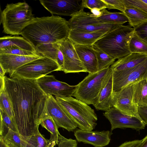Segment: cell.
Listing matches in <instances>:
<instances>
[{"label": "cell", "mask_w": 147, "mask_h": 147, "mask_svg": "<svg viewBox=\"0 0 147 147\" xmlns=\"http://www.w3.org/2000/svg\"><path fill=\"white\" fill-rule=\"evenodd\" d=\"M4 80L19 134L24 137L34 135L39 131L42 119L48 115L47 96L39 87L36 80L12 76H5Z\"/></svg>", "instance_id": "1"}, {"label": "cell", "mask_w": 147, "mask_h": 147, "mask_svg": "<svg viewBox=\"0 0 147 147\" xmlns=\"http://www.w3.org/2000/svg\"><path fill=\"white\" fill-rule=\"evenodd\" d=\"M68 21L61 17L35 18L23 29L21 35L35 48L40 45L61 42L68 37Z\"/></svg>", "instance_id": "2"}, {"label": "cell", "mask_w": 147, "mask_h": 147, "mask_svg": "<svg viewBox=\"0 0 147 147\" xmlns=\"http://www.w3.org/2000/svg\"><path fill=\"white\" fill-rule=\"evenodd\" d=\"M133 28L123 25L106 34L93 45L115 59L131 53L129 45L134 33Z\"/></svg>", "instance_id": "3"}, {"label": "cell", "mask_w": 147, "mask_h": 147, "mask_svg": "<svg viewBox=\"0 0 147 147\" xmlns=\"http://www.w3.org/2000/svg\"><path fill=\"white\" fill-rule=\"evenodd\" d=\"M34 18L31 7L26 2L7 4L1 13L3 32L11 35H21L24 27Z\"/></svg>", "instance_id": "4"}, {"label": "cell", "mask_w": 147, "mask_h": 147, "mask_svg": "<svg viewBox=\"0 0 147 147\" xmlns=\"http://www.w3.org/2000/svg\"><path fill=\"white\" fill-rule=\"evenodd\" d=\"M55 99L62 108L80 129L92 130L97 125V116L88 105L72 96L57 97Z\"/></svg>", "instance_id": "5"}, {"label": "cell", "mask_w": 147, "mask_h": 147, "mask_svg": "<svg viewBox=\"0 0 147 147\" xmlns=\"http://www.w3.org/2000/svg\"><path fill=\"white\" fill-rule=\"evenodd\" d=\"M111 71L110 67L93 73H89L77 85L73 96L88 105H92Z\"/></svg>", "instance_id": "6"}, {"label": "cell", "mask_w": 147, "mask_h": 147, "mask_svg": "<svg viewBox=\"0 0 147 147\" xmlns=\"http://www.w3.org/2000/svg\"><path fill=\"white\" fill-rule=\"evenodd\" d=\"M71 17L68 21L70 30L76 32L107 33L123 25L100 23L92 14L85 12L82 8Z\"/></svg>", "instance_id": "7"}, {"label": "cell", "mask_w": 147, "mask_h": 147, "mask_svg": "<svg viewBox=\"0 0 147 147\" xmlns=\"http://www.w3.org/2000/svg\"><path fill=\"white\" fill-rule=\"evenodd\" d=\"M55 71H62V69L55 61L42 57L22 66L14 72L12 76L37 80Z\"/></svg>", "instance_id": "8"}, {"label": "cell", "mask_w": 147, "mask_h": 147, "mask_svg": "<svg viewBox=\"0 0 147 147\" xmlns=\"http://www.w3.org/2000/svg\"><path fill=\"white\" fill-rule=\"evenodd\" d=\"M113 72V92H117L127 86L147 79V59L132 68Z\"/></svg>", "instance_id": "9"}, {"label": "cell", "mask_w": 147, "mask_h": 147, "mask_svg": "<svg viewBox=\"0 0 147 147\" xmlns=\"http://www.w3.org/2000/svg\"><path fill=\"white\" fill-rule=\"evenodd\" d=\"M36 83L42 91L47 96L55 97L73 96L76 86L70 85L57 80L53 75H46L36 80Z\"/></svg>", "instance_id": "10"}, {"label": "cell", "mask_w": 147, "mask_h": 147, "mask_svg": "<svg viewBox=\"0 0 147 147\" xmlns=\"http://www.w3.org/2000/svg\"><path fill=\"white\" fill-rule=\"evenodd\" d=\"M133 91L132 84L125 87L118 91L113 92L112 105L123 113L142 120L138 113V106L132 102Z\"/></svg>", "instance_id": "11"}, {"label": "cell", "mask_w": 147, "mask_h": 147, "mask_svg": "<svg viewBox=\"0 0 147 147\" xmlns=\"http://www.w3.org/2000/svg\"><path fill=\"white\" fill-rule=\"evenodd\" d=\"M110 123L111 131L117 128H130L137 131L144 129L146 125L142 120L123 113L114 107L103 113Z\"/></svg>", "instance_id": "12"}, {"label": "cell", "mask_w": 147, "mask_h": 147, "mask_svg": "<svg viewBox=\"0 0 147 147\" xmlns=\"http://www.w3.org/2000/svg\"><path fill=\"white\" fill-rule=\"evenodd\" d=\"M46 106L47 115L52 118L58 128L61 127L71 131L78 127L52 95L47 96Z\"/></svg>", "instance_id": "13"}, {"label": "cell", "mask_w": 147, "mask_h": 147, "mask_svg": "<svg viewBox=\"0 0 147 147\" xmlns=\"http://www.w3.org/2000/svg\"><path fill=\"white\" fill-rule=\"evenodd\" d=\"M64 58L62 71L65 73L87 72L80 60L74 44L67 38L61 45L59 49Z\"/></svg>", "instance_id": "14"}, {"label": "cell", "mask_w": 147, "mask_h": 147, "mask_svg": "<svg viewBox=\"0 0 147 147\" xmlns=\"http://www.w3.org/2000/svg\"><path fill=\"white\" fill-rule=\"evenodd\" d=\"M79 0H39L52 14L71 17L81 9Z\"/></svg>", "instance_id": "15"}, {"label": "cell", "mask_w": 147, "mask_h": 147, "mask_svg": "<svg viewBox=\"0 0 147 147\" xmlns=\"http://www.w3.org/2000/svg\"><path fill=\"white\" fill-rule=\"evenodd\" d=\"M112 134L109 130L97 131L79 129L74 131V135L78 142L90 144L94 147H103L109 144Z\"/></svg>", "instance_id": "16"}, {"label": "cell", "mask_w": 147, "mask_h": 147, "mask_svg": "<svg viewBox=\"0 0 147 147\" xmlns=\"http://www.w3.org/2000/svg\"><path fill=\"white\" fill-rule=\"evenodd\" d=\"M42 57L38 55L25 56L8 54H0V66L10 78L18 69Z\"/></svg>", "instance_id": "17"}, {"label": "cell", "mask_w": 147, "mask_h": 147, "mask_svg": "<svg viewBox=\"0 0 147 147\" xmlns=\"http://www.w3.org/2000/svg\"><path fill=\"white\" fill-rule=\"evenodd\" d=\"M113 86V72L111 70L106 82L92 104L96 110L106 111L113 107L112 102Z\"/></svg>", "instance_id": "18"}, {"label": "cell", "mask_w": 147, "mask_h": 147, "mask_svg": "<svg viewBox=\"0 0 147 147\" xmlns=\"http://www.w3.org/2000/svg\"><path fill=\"white\" fill-rule=\"evenodd\" d=\"M74 45L87 72L93 73L98 71L97 57L93 45Z\"/></svg>", "instance_id": "19"}, {"label": "cell", "mask_w": 147, "mask_h": 147, "mask_svg": "<svg viewBox=\"0 0 147 147\" xmlns=\"http://www.w3.org/2000/svg\"><path fill=\"white\" fill-rule=\"evenodd\" d=\"M147 59V55L131 53L118 59L110 67L113 71H119L134 67Z\"/></svg>", "instance_id": "20"}, {"label": "cell", "mask_w": 147, "mask_h": 147, "mask_svg": "<svg viewBox=\"0 0 147 147\" xmlns=\"http://www.w3.org/2000/svg\"><path fill=\"white\" fill-rule=\"evenodd\" d=\"M107 33L100 32H81L70 30L68 38L74 44L93 45Z\"/></svg>", "instance_id": "21"}, {"label": "cell", "mask_w": 147, "mask_h": 147, "mask_svg": "<svg viewBox=\"0 0 147 147\" xmlns=\"http://www.w3.org/2000/svg\"><path fill=\"white\" fill-rule=\"evenodd\" d=\"M10 46L18 47L37 54L35 48L23 37L7 36L0 38V49Z\"/></svg>", "instance_id": "22"}, {"label": "cell", "mask_w": 147, "mask_h": 147, "mask_svg": "<svg viewBox=\"0 0 147 147\" xmlns=\"http://www.w3.org/2000/svg\"><path fill=\"white\" fill-rule=\"evenodd\" d=\"M123 13L128 19L130 27L134 28L147 22V13L139 8L133 6H125Z\"/></svg>", "instance_id": "23"}, {"label": "cell", "mask_w": 147, "mask_h": 147, "mask_svg": "<svg viewBox=\"0 0 147 147\" xmlns=\"http://www.w3.org/2000/svg\"><path fill=\"white\" fill-rule=\"evenodd\" d=\"M132 102L138 106L147 107V79L133 84Z\"/></svg>", "instance_id": "24"}, {"label": "cell", "mask_w": 147, "mask_h": 147, "mask_svg": "<svg viewBox=\"0 0 147 147\" xmlns=\"http://www.w3.org/2000/svg\"><path fill=\"white\" fill-rule=\"evenodd\" d=\"M102 14L98 17H95L100 23L123 24L128 21L123 12H110L106 9L101 10Z\"/></svg>", "instance_id": "25"}, {"label": "cell", "mask_w": 147, "mask_h": 147, "mask_svg": "<svg viewBox=\"0 0 147 147\" xmlns=\"http://www.w3.org/2000/svg\"><path fill=\"white\" fill-rule=\"evenodd\" d=\"M61 42L40 45L35 48L36 53L40 56L49 58L57 63L58 55Z\"/></svg>", "instance_id": "26"}, {"label": "cell", "mask_w": 147, "mask_h": 147, "mask_svg": "<svg viewBox=\"0 0 147 147\" xmlns=\"http://www.w3.org/2000/svg\"><path fill=\"white\" fill-rule=\"evenodd\" d=\"M42 126L46 129L51 134L49 140L51 147H54L58 144L60 133L58 128L52 118L50 116L47 115L42 120L40 124Z\"/></svg>", "instance_id": "27"}, {"label": "cell", "mask_w": 147, "mask_h": 147, "mask_svg": "<svg viewBox=\"0 0 147 147\" xmlns=\"http://www.w3.org/2000/svg\"><path fill=\"white\" fill-rule=\"evenodd\" d=\"M20 136L24 147L51 146L49 140L46 139L39 131L31 136L24 137L20 135Z\"/></svg>", "instance_id": "28"}, {"label": "cell", "mask_w": 147, "mask_h": 147, "mask_svg": "<svg viewBox=\"0 0 147 147\" xmlns=\"http://www.w3.org/2000/svg\"><path fill=\"white\" fill-rule=\"evenodd\" d=\"M0 109H3L7 113L15 127L18 129L15 119L12 102L5 87L0 90Z\"/></svg>", "instance_id": "29"}, {"label": "cell", "mask_w": 147, "mask_h": 147, "mask_svg": "<svg viewBox=\"0 0 147 147\" xmlns=\"http://www.w3.org/2000/svg\"><path fill=\"white\" fill-rule=\"evenodd\" d=\"M93 45L96 54L98 71L110 67L116 59L94 45Z\"/></svg>", "instance_id": "30"}, {"label": "cell", "mask_w": 147, "mask_h": 147, "mask_svg": "<svg viewBox=\"0 0 147 147\" xmlns=\"http://www.w3.org/2000/svg\"><path fill=\"white\" fill-rule=\"evenodd\" d=\"M131 53L147 55V42L138 37L134 32L129 45Z\"/></svg>", "instance_id": "31"}, {"label": "cell", "mask_w": 147, "mask_h": 147, "mask_svg": "<svg viewBox=\"0 0 147 147\" xmlns=\"http://www.w3.org/2000/svg\"><path fill=\"white\" fill-rule=\"evenodd\" d=\"M1 137L8 147H24L19 133L9 128L5 136Z\"/></svg>", "instance_id": "32"}, {"label": "cell", "mask_w": 147, "mask_h": 147, "mask_svg": "<svg viewBox=\"0 0 147 147\" xmlns=\"http://www.w3.org/2000/svg\"><path fill=\"white\" fill-rule=\"evenodd\" d=\"M11 54L25 56L38 55L33 52L13 46L8 47L0 49V54Z\"/></svg>", "instance_id": "33"}, {"label": "cell", "mask_w": 147, "mask_h": 147, "mask_svg": "<svg viewBox=\"0 0 147 147\" xmlns=\"http://www.w3.org/2000/svg\"><path fill=\"white\" fill-rule=\"evenodd\" d=\"M81 5V8H87L90 10L97 8L101 10L107 8L106 4L102 0H83Z\"/></svg>", "instance_id": "34"}, {"label": "cell", "mask_w": 147, "mask_h": 147, "mask_svg": "<svg viewBox=\"0 0 147 147\" xmlns=\"http://www.w3.org/2000/svg\"><path fill=\"white\" fill-rule=\"evenodd\" d=\"M106 4L107 8L118 10L123 12L125 6L123 0H102Z\"/></svg>", "instance_id": "35"}, {"label": "cell", "mask_w": 147, "mask_h": 147, "mask_svg": "<svg viewBox=\"0 0 147 147\" xmlns=\"http://www.w3.org/2000/svg\"><path fill=\"white\" fill-rule=\"evenodd\" d=\"M133 29L136 34L147 42V22L133 28Z\"/></svg>", "instance_id": "36"}, {"label": "cell", "mask_w": 147, "mask_h": 147, "mask_svg": "<svg viewBox=\"0 0 147 147\" xmlns=\"http://www.w3.org/2000/svg\"><path fill=\"white\" fill-rule=\"evenodd\" d=\"M0 119L8 128L18 132V129L15 127L11 119L7 113L3 109H0Z\"/></svg>", "instance_id": "37"}, {"label": "cell", "mask_w": 147, "mask_h": 147, "mask_svg": "<svg viewBox=\"0 0 147 147\" xmlns=\"http://www.w3.org/2000/svg\"><path fill=\"white\" fill-rule=\"evenodd\" d=\"M58 147H77L78 143L76 140L67 139L60 134Z\"/></svg>", "instance_id": "38"}, {"label": "cell", "mask_w": 147, "mask_h": 147, "mask_svg": "<svg viewBox=\"0 0 147 147\" xmlns=\"http://www.w3.org/2000/svg\"><path fill=\"white\" fill-rule=\"evenodd\" d=\"M125 6H133L139 8L147 13V4L142 0H123Z\"/></svg>", "instance_id": "39"}, {"label": "cell", "mask_w": 147, "mask_h": 147, "mask_svg": "<svg viewBox=\"0 0 147 147\" xmlns=\"http://www.w3.org/2000/svg\"><path fill=\"white\" fill-rule=\"evenodd\" d=\"M138 112L140 118L146 125L147 124V107L138 106Z\"/></svg>", "instance_id": "40"}, {"label": "cell", "mask_w": 147, "mask_h": 147, "mask_svg": "<svg viewBox=\"0 0 147 147\" xmlns=\"http://www.w3.org/2000/svg\"><path fill=\"white\" fill-rule=\"evenodd\" d=\"M141 140H136L125 142L118 147H139L142 142Z\"/></svg>", "instance_id": "41"}, {"label": "cell", "mask_w": 147, "mask_h": 147, "mask_svg": "<svg viewBox=\"0 0 147 147\" xmlns=\"http://www.w3.org/2000/svg\"><path fill=\"white\" fill-rule=\"evenodd\" d=\"M64 62V58L63 54L60 50L59 51L57 58V63L59 65V66L62 68V67L63 66Z\"/></svg>", "instance_id": "42"}, {"label": "cell", "mask_w": 147, "mask_h": 147, "mask_svg": "<svg viewBox=\"0 0 147 147\" xmlns=\"http://www.w3.org/2000/svg\"><path fill=\"white\" fill-rule=\"evenodd\" d=\"M91 12L95 17H98L102 14L101 10L97 8H94L90 10Z\"/></svg>", "instance_id": "43"}, {"label": "cell", "mask_w": 147, "mask_h": 147, "mask_svg": "<svg viewBox=\"0 0 147 147\" xmlns=\"http://www.w3.org/2000/svg\"><path fill=\"white\" fill-rule=\"evenodd\" d=\"M139 147H147V135L142 140Z\"/></svg>", "instance_id": "44"}, {"label": "cell", "mask_w": 147, "mask_h": 147, "mask_svg": "<svg viewBox=\"0 0 147 147\" xmlns=\"http://www.w3.org/2000/svg\"><path fill=\"white\" fill-rule=\"evenodd\" d=\"M0 147H8L4 142L3 138L0 137Z\"/></svg>", "instance_id": "45"}, {"label": "cell", "mask_w": 147, "mask_h": 147, "mask_svg": "<svg viewBox=\"0 0 147 147\" xmlns=\"http://www.w3.org/2000/svg\"><path fill=\"white\" fill-rule=\"evenodd\" d=\"M5 73V72L4 69L0 66V77L4 78Z\"/></svg>", "instance_id": "46"}, {"label": "cell", "mask_w": 147, "mask_h": 147, "mask_svg": "<svg viewBox=\"0 0 147 147\" xmlns=\"http://www.w3.org/2000/svg\"><path fill=\"white\" fill-rule=\"evenodd\" d=\"M142 0V1L143 2H144L145 3L147 4V0Z\"/></svg>", "instance_id": "47"}]
</instances>
